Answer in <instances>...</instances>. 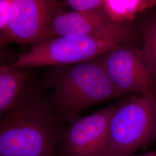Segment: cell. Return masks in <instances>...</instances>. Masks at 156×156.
<instances>
[{
    "label": "cell",
    "mask_w": 156,
    "mask_h": 156,
    "mask_svg": "<svg viewBox=\"0 0 156 156\" xmlns=\"http://www.w3.org/2000/svg\"><path fill=\"white\" fill-rule=\"evenodd\" d=\"M63 3L73 11L82 12L97 11L105 9L104 0H66Z\"/></svg>",
    "instance_id": "12"
},
{
    "label": "cell",
    "mask_w": 156,
    "mask_h": 156,
    "mask_svg": "<svg viewBox=\"0 0 156 156\" xmlns=\"http://www.w3.org/2000/svg\"><path fill=\"white\" fill-rule=\"evenodd\" d=\"M26 71L23 68L3 65L0 67V113L11 109L24 87Z\"/></svg>",
    "instance_id": "9"
},
{
    "label": "cell",
    "mask_w": 156,
    "mask_h": 156,
    "mask_svg": "<svg viewBox=\"0 0 156 156\" xmlns=\"http://www.w3.org/2000/svg\"><path fill=\"white\" fill-rule=\"evenodd\" d=\"M134 35V28L129 24L112 23L105 9L89 12L60 11L50 22L44 41L59 37H89L113 39L124 44Z\"/></svg>",
    "instance_id": "7"
},
{
    "label": "cell",
    "mask_w": 156,
    "mask_h": 156,
    "mask_svg": "<svg viewBox=\"0 0 156 156\" xmlns=\"http://www.w3.org/2000/svg\"></svg>",
    "instance_id": "15"
},
{
    "label": "cell",
    "mask_w": 156,
    "mask_h": 156,
    "mask_svg": "<svg viewBox=\"0 0 156 156\" xmlns=\"http://www.w3.org/2000/svg\"><path fill=\"white\" fill-rule=\"evenodd\" d=\"M49 98L63 123H70L90 107L123 94L109 78L100 58L55 67L48 80Z\"/></svg>",
    "instance_id": "2"
},
{
    "label": "cell",
    "mask_w": 156,
    "mask_h": 156,
    "mask_svg": "<svg viewBox=\"0 0 156 156\" xmlns=\"http://www.w3.org/2000/svg\"><path fill=\"white\" fill-rule=\"evenodd\" d=\"M59 8L57 2L53 1L12 0L6 28L1 33V46L15 42L34 47L44 42Z\"/></svg>",
    "instance_id": "6"
},
{
    "label": "cell",
    "mask_w": 156,
    "mask_h": 156,
    "mask_svg": "<svg viewBox=\"0 0 156 156\" xmlns=\"http://www.w3.org/2000/svg\"><path fill=\"white\" fill-rule=\"evenodd\" d=\"M109 79L123 95L136 93L156 95V71L141 50L121 45L101 57Z\"/></svg>",
    "instance_id": "5"
},
{
    "label": "cell",
    "mask_w": 156,
    "mask_h": 156,
    "mask_svg": "<svg viewBox=\"0 0 156 156\" xmlns=\"http://www.w3.org/2000/svg\"><path fill=\"white\" fill-rule=\"evenodd\" d=\"M116 108L111 104L69 123L60 144L62 156H104L110 120Z\"/></svg>",
    "instance_id": "8"
},
{
    "label": "cell",
    "mask_w": 156,
    "mask_h": 156,
    "mask_svg": "<svg viewBox=\"0 0 156 156\" xmlns=\"http://www.w3.org/2000/svg\"><path fill=\"white\" fill-rule=\"evenodd\" d=\"M49 98L24 86L0 121V156H56L66 128Z\"/></svg>",
    "instance_id": "1"
},
{
    "label": "cell",
    "mask_w": 156,
    "mask_h": 156,
    "mask_svg": "<svg viewBox=\"0 0 156 156\" xmlns=\"http://www.w3.org/2000/svg\"><path fill=\"white\" fill-rule=\"evenodd\" d=\"M140 31L144 44L141 51L151 68L156 71V15L141 22Z\"/></svg>",
    "instance_id": "11"
},
{
    "label": "cell",
    "mask_w": 156,
    "mask_h": 156,
    "mask_svg": "<svg viewBox=\"0 0 156 156\" xmlns=\"http://www.w3.org/2000/svg\"><path fill=\"white\" fill-rule=\"evenodd\" d=\"M135 156H156V151H151L147 153H144V154H142Z\"/></svg>",
    "instance_id": "14"
},
{
    "label": "cell",
    "mask_w": 156,
    "mask_h": 156,
    "mask_svg": "<svg viewBox=\"0 0 156 156\" xmlns=\"http://www.w3.org/2000/svg\"><path fill=\"white\" fill-rule=\"evenodd\" d=\"M156 95H134L112 116L104 156H129L156 142Z\"/></svg>",
    "instance_id": "3"
},
{
    "label": "cell",
    "mask_w": 156,
    "mask_h": 156,
    "mask_svg": "<svg viewBox=\"0 0 156 156\" xmlns=\"http://www.w3.org/2000/svg\"><path fill=\"white\" fill-rule=\"evenodd\" d=\"M123 45L113 39L89 37H56L20 55L12 66L19 68L71 66L99 58Z\"/></svg>",
    "instance_id": "4"
},
{
    "label": "cell",
    "mask_w": 156,
    "mask_h": 156,
    "mask_svg": "<svg viewBox=\"0 0 156 156\" xmlns=\"http://www.w3.org/2000/svg\"><path fill=\"white\" fill-rule=\"evenodd\" d=\"M156 4L153 0L105 1V10L110 21L115 24H129L140 12Z\"/></svg>",
    "instance_id": "10"
},
{
    "label": "cell",
    "mask_w": 156,
    "mask_h": 156,
    "mask_svg": "<svg viewBox=\"0 0 156 156\" xmlns=\"http://www.w3.org/2000/svg\"><path fill=\"white\" fill-rule=\"evenodd\" d=\"M12 0L0 1V32L4 31L6 26L10 6Z\"/></svg>",
    "instance_id": "13"
}]
</instances>
